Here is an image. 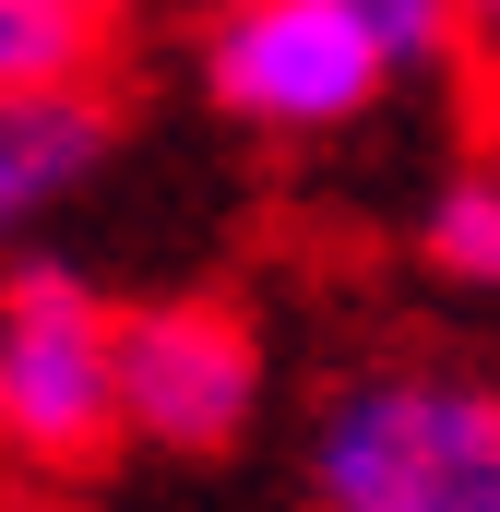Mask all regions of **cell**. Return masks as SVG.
<instances>
[{
	"label": "cell",
	"instance_id": "cell-1",
	"mask_svg": "<svg viewBox=\"0 0 500 512\" xmlns=\"http://www.w3.org/2000/svg\"><path fill=\"white\" fill-rule=\"evenodd\" d=\"M310 512H500V370L393 346L310 393Z\"/></svg>",
	"mask_w": 500,
	"mask_h": 512
},
{
	"label": "cell",
	"instance_id": "cell-2",
	"mask_svg": "<svg viewBox=\"0 0 500 512\" xmlns=\"http://www.w3.org/2000/svg\"><path fill=\"white\" fill-rule=\"evenodd\" d=\"M405 72L346 0H203L191 12V96L250 143H334L381 120Z\"/></svg>",
	"mask_w": 500,
	"mask_h": 512
},
{
	"label": "cell",
	"instance_id": "cell-3",
	"mask_svg": "<svg viewBox=\"0 0 500 512\" xmlns=\"http://www.w3.org/2000/svg\"><path fill=\"white\" fill-rule=\"evenodd\" d=\"M120 441V298L48 251H12L0 262V465L84 477Z\"/></svg>",
	"mask_w": 500,
	"mask_h": 512
},
{
	"label": "cell",
	"instance_id": "cell-4",
	"mask_svg": "<svg viewBox=\"0 0 500 512\" xmlns=\"http://www.w3.org/2000/svg\"><path fill=\"white\" fill-rule=\"evenodd\" d=\"M262 405H274V346L239 298H215V286L120 298V429L143 453L215 465L262 429Z\"/></svg>",
	"mask_w": 500,
	"mask_h": 512
},
{
	"label": "cell",
	"instance_id": "cell-5",
	"mask_svg": "<svg viewBox=\"0 0 500 512\" xmlns=\"http://www.w3.org/2000/svg\"><path fill=\"white\" fill-rule=\"evenodd\" d=\"M120 167L108 72H0V262L48 251V227Z\"/></svg>",
	"mask_w": 500,
	"mask_h": 512
},
{
	"label": "cell",
	"instance_id": "cell-6",
	"mask_svg": "<svg viewBox=\"0 0 500 512\" xmlns=\"http://www.w3.org/2000/svg\"><path fill=\"white\" fill-rule=\"evenodd\" d=\"M417 262L465 298H500V155H465L417 203Z\"/></svg>",
	"mask_w": 500,
	"mask_h": 512
},
{
	"label": "cell",
	"instance_id": "cell-7",
	"mask_svg": "<svg viewBox=\"0 0 500 512\" xmlns=\"http://www.w3.org/2000/svg\"><path fill=\"white\" fill-rule=\"evenodd\" d=\"M143 0H0V72H108Z\"/></svg>",
	"mask_w": 500,
	"mask_h": 512
},
{
	"label": "cell",
	"instance_id": "cell-8",
	"mask_svg": "<svg viewBox=\"0 0 500 512\" xmlns=\"http://www.w3.org/2000/svg\"><path fill=\"white\" fill-rule=\"evenodd\" d=\"M381 36V60L417 84V72H465V0H346Z\"/></svg>",
	"mask_w": 500,
	"mask_h": 512
},
{
	"label": "cell",
	"instance_id": "cell-9",
	"mask_svg": "<svg viewBox=\"0 0 500 512\" xmlns=\"http://www.w3.org/2000/svg\"><path fill=\"white\" fill-rule=\"evenodd\" d=\"M465 72L500 96V0H465Z\"/></svg>",
	"mask_w": 500,
	"mask_h": 512
}]
</instances>
